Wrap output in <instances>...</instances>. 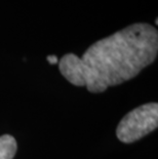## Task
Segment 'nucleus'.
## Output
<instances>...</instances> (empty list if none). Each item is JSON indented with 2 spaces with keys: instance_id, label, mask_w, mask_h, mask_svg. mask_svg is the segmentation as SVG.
Segmentation results:
<instances>
[{
  "instance_id": "obj_1",
  "label": "nucleus",
  "mask_w": 158,
  "mask_h": 159,
  "mask_svg": "<svg viewBox=\"0 0 158 159\" xmlns=\"http://www.w3.org/2000/svg\"><path fill=\"white\" fill-rule=\"evenodd\" d=\"M157 53V29L137 23L95 42L81 57L67 53L59 61V69L73 85L100 93L133 79L155 61Z\"/></svg>"
},
{
  "instance_id": "obj_2",
  "label": "nucleus",
  "mask_w": 158,
  "mask_h": 159,
  "mask_svg": "<svg viewBox=\"0 0 158 159\" xmlns=\"http://www.w3.org/2000/svg\"><path fill=\"white\" fill-rule=\"evenodd\" d=\"M158 125V104L148 103L127 113L116 128V136L122 143L130 144L155 130Z\"/></svg>"
},
{
  "instance_id": "obj_3",
  "label": "nucleus",
  "mask_w": 158,
  "mask_h": 159,
  "mask_svg": "<svg viewBox=\"0 0 158 159\" xmlns=\"http://www.w3.org/2000/svg\"><path fill=\"white\" fill-rule=\"evenodd\" d=\"M16 141L11 134L0 137V159H12L16 153Z\"/></svg>"
},
{
  "instance_id": "obj_4",
  "label": "nucleus",
  "mask_w": 158,
  "mask_h": 159,
  "mask_svg": "<svg viewBox=\"0 0 158 159\" xmlns=\"http://www.w3.org/2000/svg\"><path fill=\"white\" fill-rule=\"evenodd\" d=\"M46 60H47V62L49 64H52V65H55V64H58L59 63V60L56 56H48L46 57Z\"/></svg>"
},
{
  "instance_id": "obj_5",
  "label": "nucleus",
  "mask_w": 158,
  "mask_h": 159,
  "mask_svg": "<svg viewBox=\"0 0 158 159\" xmlns=\"http://www.w3.org/2000/svg\"><path fill=\"white\" fill-rule=\"evenodd\" d=\"M157 24H158V20L156 19V20H155V25H156V26H157Z\"/></svg>"
}]
</instances>
